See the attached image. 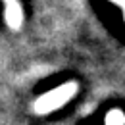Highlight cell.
I'll list each match as a JSON object with an SVG mask.
<instances>
[{"label":"cell","instance_id":"obj_1","mask_svg":"<svg viewBox=\"0 0 125 125\" xmlns=\"http://www.w3.org/2000/svg\"><path fill=\"white\" fill-rule=\"evenodd\" d=\"M75 93H77V83H75V81H69V83H65L62 87H58V89H54V91H50V93L39 96V98L35 100V104H33V112L39 114V115L50 114V112H54V110L62 108L65 102H69Z\"/></svg>","mask_w":125,"mask_h":125},{"label":"cell","instance_id":"obj_2","mask_svg":"<svg viewBox=\"0 0 125 125\" xmlns=\"http://www.w3.org/2000/svg\"><path fill=\"white\" fill-rule=\"evenodd\" d=\"M6 2V12H4V16H6V23H8V27L10 29H21V25H23V10H21V6H19V2L17 0H4Z\"/></svg>","mask_w":125,"mask_h":125},{"label":"cell","instance_id":"obj_3","mask_svg":"<svg viewBox=\"0 0 125 125\" xmlns=\"http://www.w3.org/2000/svg\"><path fill=\"white\" fill-rule=\"evenodd\" d=\"M106 125H125V115L121 110H110L106 115Z\"/></svg>","mask_w":125,"mask_h":125},{"label":"cell","instance_id":"obj_4","mask_svg":"<svg viewBox=\"0 0 125 125\" xmlns=\"http://www.w3.org/2000/svg\"><path fill=\"white\" fill-rule=\"evenodd\" d=\"M114 4H117V6H121V8H125V0H112Z\"/></svg>","mask_w":125,"mask_h":125},{"label":"cell","instance_id":"obj_5","mask_svg":"<svg viewBox=\"0 0 125 125\" xmlns=\"http://www.w3.org/2000/svg\"><path fill=\"white\" fill-rule=\"evenodd\" d=\"M123 14H125V8H123Z\"/></svg>","mask_w":125,"mask_h":125}]
</instances>
